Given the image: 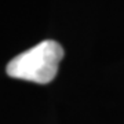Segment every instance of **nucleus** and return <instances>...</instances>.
I'll use <instances>...</instances> for the list:
<instances>
[{
  "label": "nucleus",
  "instance_id": "f257e3e1",
  "mask_svg": "<svg viewBox=\"0 0 124 124\" xmlns=\"http://www.w3.org/2000/svg\"><path fill=\"white\" fill-rule=\"evenodd\" d=\"M63 58V48L55 40H43L35 47L13 58L6 72L14 79L47 84L57 76L59 62Z\"/></svg>",
  "mask_w": 124,
  "mask_h": 124
}]
</instances>
